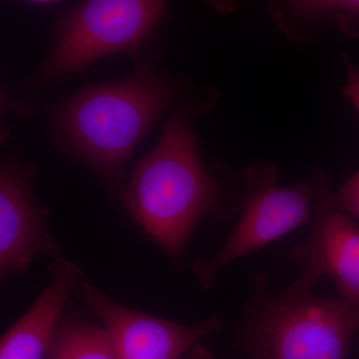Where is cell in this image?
<instances>
[{
  "instance_id": "ba28073f",
  "label": "cell",
  "mask_w": 359,
  "mask_h": 359,
  "mask_svg": "<svg viewBox=\"0 0 359 359\" xmlns=\"http://www.w3.org/2000/svg\"><path fill=\"white\" fill-rule=\"evenodd\" d=\"M35 167L20 154L0 168V275L2 280L27 269L41 256H57L59 248L47 229V212L32 195Z\"/></svg>"
},
{
  "instance_id": "8fae6325",
  "label": "cell",
  "mask_w": 359,
  "mask_h": 359,
  "mask_svg": "<svg viewBox=\"0 0 359 359\" xmlns=\"http://www.w3.org/2000/svg\"><path fill=\"white\" fill-rule=\"evenodd\" d=\"M48 359H117L104 327L75 318L59 320Z\"/></svg>"
},
{
  "instance_id": "3957f363",
  "label": "cell",
  "mask_w": 359,
  "mask_h": 359,
  "mask_svg": "<svg viewBox=\"0 0 359 359\" xmlns=\"http://www.w3.org/2000/svg\"><path fill=\"white\" fill-rule=\"evenodd\" d=\"M166 9V2L155 0H91L77 4L54 21L48 55L6 92L4 104L16 114L29 117L47 90L60 86L66 78L95 61L117 53L141 58Z\"/></svg>"
},
{
  "instance_id": "52a82bcc",
  "label": "cell",
  "mask_w": 359,
  "mask_h": 359,
  "mask_svg": "<svg viewBox=\"0 0 359 359\" xmlns=\"http://www.w3.org/2000/svg\"><path fill=\"white\" fill-rule=\"evenodd\" d=\"M75 292L102 320L117 359H182L198 340L222 327L216 316L188 325L138 313L87 280H81Z\"/></svg>"
},
{
  "instance_id": "4fadbf2b",
  "label": "cell",
  "mask_w": 359,
  "mask_h": 359,
  "mask_svg": "<svg viewBox=\"0 0 359 359\" xmlns=\"http://www.w3.org/2000/svg\"><path fill=\"white\" fill-rule=\"evenodd\" d=\"M337 197L342 208L359 223V171L347 180Z\"/></svg>"
},
{
  "instance_id": "9c48e42d",
  "label": "cell",
  "mask_w": 359,
  "mask_h": 359,
  "mask_svg": "<svg viewBox=\"0 0 359 359\" xmlns=\"http://www.w3.org/2000/svg\"><path fill=\"white\" fill-rule=\"evenodd\" d=\"M48 271L46 289L1 337L0 359H43L48 353L63 306L81 282L82 268L60 257Z\"/></svg>"
},
{
  "instance_id": "6da1fadb",
  "label": "cell",
  "mask_w": 359,
  "mask_h": 359,
  "mask_svg": "<svg viewBox=\"0 0 359 359\" xmlns=\"http://www.w3.org/2000/svg\"><path fill=\"white\" fill-rule=\"evenodd\" d=\"M217 97L186 101L171 111L157 145L139 161L123 190L125 208L174 259H181L205 216L231 219L261 187L278 179L273 165L242 171L223 162L204 166L193 121L214 107Z\"/></svg>"
},
{
  "instance_id": "7a4b0ae2",
  "label": "cell",
  "mask_w": 359,
  "mask_h": 359,
  "mask_svg": "<svg viewBox=\"0 0 359 359\" xmlns=\"http://www.w3.org/2000/svg\"><path fill=\"white\" fill-rule=\"evenodd\" d=\"M214 96L212 87L194 86L141 57L127 76L84 85L51 104L46 126L60 152L119 192L132 153L161 116L186 101Z\"/></svg>"
},
{
  "instance_id": "30bf717a",
  "label": "cell",
  "mask_w": 359,
  "mask_h": 359,
  "mask_svg": "<svg viewBox=\"0 0 359 359\" xmlns=\"http://www.w3.org/2000/svg\"><path fill=\"white\" fill-rule=\"evenodd\" d=\"M269 13L287 39L316 42L330 25L359 39V0L271 1Z\"/></svg>"
},
{
  "instance_id": "5b68a950",
  "label": "cell",
  "mask_w": 359,
  "mask_h": 359,
  "mask_svg": "<svg viewBox=\"0 0 359 359\" xmlns=\"http://www.w3.org/2000/svg\"><path fill=\"white\" fill-rule=\"evenodd\" d=\"M269 182L252 196L240 221L221 250L211 259L193 264L194 275L203 289H211L226 266L275 242L306 224L316 200V176L292 186Z\"/></svg>"
},
{
  "instance_id": "277c9868",
  "label": "cell",
  "mask_w": 359,
  "mask_h": 359,
  "mask_svg": "<svg viewBox=\"0 0 359 359\" xmlns=\"http://www.w3.org/2000/svg\"><path fill=\"white\" fill-rule=\"evenodd\" d=\"M358 330L359 302L292 285L250 304L241 339L250 359H347Z\"/></svg>"
},
{
  "instance_id": "7c38bea8",
  "label": "cell",
  "mask_w": 359,
  "mask_h": 359,
  "mask_svg": "<svg viewBox=\"0 0 359 359\" xmlns=\"http://www.w3.org/2000/svg\"><path fill=\"white\" fill-rule=\"evenodd\" d=\"M340 61L346 74V84L341 88L342 94L353 104L359 114V67L346 51L340 54Z\"/></svg>"
},
{
  "instance_id": "8992f818",
  "label": "cell",
  "mask_w": 359,
  "mask_h": 359,
  "mask_svg": "<svg viewBox=\"0 0 359 359\" xmlns=\"http://www.w3.org/2000/svg\"><path fill=\"white\" fill-rule=\"evenodd\" d=\"M313 224L306 242L290 252L302 262L301 275L292 285L313 290L323 276L339 287L340 295L359 302V228L332 191L325 172L316 175Z\"/></svg>"
}]
</instances>
